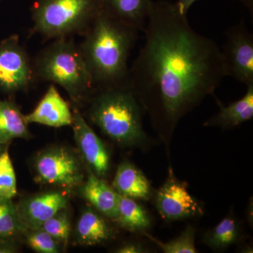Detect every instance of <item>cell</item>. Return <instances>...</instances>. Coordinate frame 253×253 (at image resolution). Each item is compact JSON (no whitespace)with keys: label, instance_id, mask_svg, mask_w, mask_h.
I'll return each mask as SVG.
<instances>
[{"label":"cell","instance_id":"cell-1","mask_svg":"<svg viewBox=\"0 0 253 253\" xmlns=\"http://www.w3.org/2000/svg\"><path fill=\"white\" fill-rule=\"evenodd\" d=\"M146 41L129 68L128 86L154 126L170 133L226 76L220 48L191 28L168 1L151 4Z\"/></svg>","mask_w":253,"mask_h":253},{"label":"cell","instance_id":"cell-2","mask_svg":"<svg viewBox=\"0 0 253 253\" xmlns=\"http://www.w3.org/2000/svg\"><path fill=\"white\" fill-rule=\"evenodd\" d=\"M139 31L101 10L79 45L96 89L128 86V59Z\"/></svg>","mask_w":253,"mask_h":253},{"label":"cell","instance_id":"cell-3","mask_svg":"<svg viewBox=\"0 0 253 253\" xmlns=\"http://www.w3.org/2000/svg\"><path fill=\"white\" fill-rule=\"evenodd\" d=\"M86 105L88 120L114 142L134 146L147 141L143 107L129 86L96 89Z\"/></svg>","mask_w":253,"mask_h":253},{"label":"cell","instance_id":"cell-4","mask_svg":"<svg viewBox=\"0 0 253 253\" xmlns=\"http://www.w3.org/2000/svg\"><path fill=\"white\" fill-rule=\"evenodd\" d=\"M33 63L37 81L61 86L76 107L87 104L96 91L79 45L73 38L52 41L33 58Z\"/></svg>","mask_w":253,"mask_h":253},{"label":"cell","instance_id":"cell-5","mask_svg":"<svg viewBox=\"0 0 253 253\" xmlns=\"http://www.w3.org/2000/svg\"><path fill=\"white\" fill-rule=\"evenodd\" d=\"M101 10V0H35L28 36L44 41L83 37Z\"/></svg>","mask_w":253,"mask_h":253},{"label":"cell","instance_id":"cell-6","mask_svg":"<svg viewBox=\"0 0 253 253\" xmlns=\"http://www.w3.org/2000/svg\"><path fill=\"white\" fill-rule=\"evenodd\" d=\"M38 184L58 188L66 193L80 189L86 179L85 166L72 148L49 146L40 151L33 161Z\"/></svg>","mask_w":253,"mask_h":253},{"label":"cell","instance_id":"cell-7","mask_svg":"<svg viewBox=\"0 0 253 253\" xmlns=\"http://www.w3.org/2000/svg\"><path fill=\"white\" fill-rule=\"evenodd\" d=\"M36 82L33 59L19 36L11 35L0 42V92L28 91Z\"/></svg>","mask_w":253,"mask_h":253},{"label":"cell","instance_id":"cell-8","mask_svg":"<svg viewBox=\"0 0 253 253\" xmlns=\"http://www.w3.org/2000/svg\"><path fill=\"white\" fill-rule=\"evenodd\" d=\"M221 52L226 76L246 86L253 84V36L243 21L226 31Z\"/></svg>","mask_w":253,"mask_h":253},{"label":"cell","instance_id":"cell-9","mask_svg":"<svg viewBox=\"0 0 253 253\" xmlns=\"http://www.w3.org/2000/svg\"><path fill=\"white\" fill-rule=\"evenodd\" d=\"M156 206L167 220L188 219L203 214L199 202L188 191L187 184L176 177L172 168H169L167 180L156 194Z\"/></svg>","mask_w":253,"mask_h":253},{"label":"cell","instance_id":"cell-10","mask_svg":"<svg viewBox=\"0 0 253 253\" xmlns=\"http://www.w3.org/2000/svg\"><path fill=\"white\" fill-rule=\"evenodd\" d=\"M73 115L71 126L78 154L86 168L98 177L104 179L110 170V156L107 149L76 106L73 109Z\"/></svg>","mask_w":253,"mask_h":253},{"label":"cell","instance_id":"cell-11","mask_svg":"<svg viewBox=\"0 0 253 253\" xmlns=\"http://www.w3.org/2000/svg\"><path fill=\"white\" fill-rule=\"evenodd\" d=\"M66 191L50 190L21 200L16 206L18 218L26 229H38L68 204Z\"/></svg>","mask_w":253,"mask_h":253},{"label":"cell","instance_id":"cell-12","mask_svg":"<svg viewBox=\"0 0 253 253\" xmlns=\"http://www.w3.org/2000/svg\"><path fill=\"white\" fill-rule=\"evenodd\" d=\"M29 123H38L51 127L72 126L73 115L70 105L63 99L54 84L48 87L36 109L25 116Z\"/></svg>","mask_w":253,"mask_h":253},{"label":"cell","instance_id":"cell-13","mask_svg":"<svg viewBox=\"0 0 253 253\" xmlns=\"http://www.w3.org/2000/svg\"><path fill=\"white\" fill-rule=\"evenodd\" d=\"M85 180L80 188L82 196L101 213L116 221L118 215L119 194L104 181L86 168Z\"/></svg>","mask_w":253,"mask_h":253},{"label":"cell","instance_id":"cell-14","mask_svg":"<svg viewBox=\"0 0 253 253\" xmlns=\"http://www.w3.org/2000/svg\"><path fill=\"white\" fill-rule=\"evenodd\" d=\"M152 0H101V10L139 32L144 31Z\"/></svg>","mask_w":253,"mask_h":253},{"label":"cell","instance_id":"cell-15","mask_svg":"<svg viewBox=\"0 0 253 253\" xmlns=\"http://www.w3.org/2000/svg\"><path fill=\"white\" fill-rule=\"evenodd\" d=\"M113 188L118 194L130 199L149 201L151 196L149 181L139 168L129 161H124L118 166Z\"/></svg>","mask_w":253,"mask_h":253},{"label":"cell","instance_id":"cell-16","mask_svg":"<svg viewBox=\"0 0 253 253\" xmlns=\"http://www.w3.org/2000/svg\"><path fill=\"white\" fill-rule=\"evenodd\" d=\"M111 226L102 214L91 208H86L78 219L76 229V241L81 246L104 244L112 237Z\"/></svg>","mask_w":253,"mask_h":253},{"label":"cell","instance_id":"cell-17","mask_svg":"<svg viewBox=\"0 0 253 253\" xmlns=\"http://www.w3.org/2000/svg\"><path fill=\"white\" fill-rule=\"evenodd\" d=\"M247 87L246 94L241 99L228 106H224L217 100L219 113L206 121L204 126L229 129L251 121L253 117V84Z\"/></svg>","mask_w":253,"mask_h":253},{"label":"cell","instance_id":"cell-18","mask_svg":"<svg viewBox=\"0 0 253 253\" xmlns=\"http://www.w3.org/2000/svg\"><path fill=\"white\" fill-rule=\"evenodd\" d=\"M28 123L18 105L11 100H0V143L9 144L17 138L31 139Z\"/></svg>","mask_w":253,"mask_h":253},{"label":"cell","instance_id":"cell-19","mask_svg":"<svg viewBox=\"0 0 253 253\" xmlns=\"http://www.w3.org/2000/svg\"><path fill=\"white\" fill-rule=\"evenodd\" d=\"M116 221L131 232L144 231L151 225L149 214L144 208L134 199L121 195L118 196V215Z\"/></svg>","mask_w":253,"mask_h":253},{"label":"cell","instance_id":"cell-20","mask_svg":"<svg viewBox=\"0 0 253 253\" xmlns=\"http://www.w3.org/2000/svg\"><path fill=\"white\" fill-rule=\"evenodd\" d=\"M240 227L232 217H226L205 234V244L214 250H224L239 239Z\"/></svg>","mask_w":253,"mask_h":253},{"label":"cell","instance_id":"cell-21","mask_svg":"<svg viewBox=\"0 0 253 253\" xmlns=\"http://www.w3.org/2000/svg\"><path fill=\"white\" fill-rule=\"evenodd\" d=\"M25 229L12 199L0 197V239H14Z\"/></svg>","mask_w":253,"mask_h":253},{"label":"cell","instance_id":"cell-22","mask_svg":"<svg viewBox=\"0 0 253 253\" xmlns=\"http://www.w3.org/2000/svg\"><path fill=\"white\" fill-rule=\"evenodd\" d=\"M39 228L52 236L59 244L67 246L71 235V226L66 208L44 221Z\"/></svg>","mask_w":253,"mask_h":253},{"label":"cell","instance_id":"cell-23","mask_svg":"<svg viewBox=\"0 0 253 253\" xmlns=\"http://www.w3.org/2000/svg\"><path fill=\"white\" fill-rule=\"evenodd\" d=\"M16 194V174L7 148L0 156V197L12 199Z\"/></svg>","mask_w":253,"mask_h":253},{"label":"cell","instance_id":"cell-24","mask_svg":"<svg viewBox=\"0 0 253 253\" xmlns=\"http://www.w3.org/2000/svg\"><path fill=\"white\" fill-rule=\"evenodd\" d=\"M26 243L36 252L41 253H59V244L46 231L38 229H26L23 233Z\"/></svg>","mask_w":253,"mask_h":253},{"label":"cell","instance_id":"cell-25","mask_svg":"<svg viewBox=\"0 0 253 253\" xmlns=\"http://www.w3.org/2000/svg\"><path fill=\"white\" fill-rule=\"evenodd\" d=\"M195 234L196 230L194 226L188 225L180 236L166 244L151 236L148 237L151 238L166 253H196L197 251L195 246Z\"/></svg>","mask_w":253,"mask_h":253},{"label":"cell","instance_id":"cell-26","mask_svg":"<svg viewBox=\"0 0 253 253\" xmlns=\"http://www.w3.org/2000/svg\"><path fill=\"white\" fill-rule=\"evenodd\" d=\"M116 252L118 253H147L148 251H146L145 248L143 247L141 244L131 243V244L123 245Z\"/></svg>","mask_w":253,"mask_h":253},{"label":"cell","instance_id":"cell-27","mask_svg":"<svg viewBox=\"0 0 253 253\" xmlns=\"http://www.w3.org/2000/svg\"><path fill=\"white\" fill-rule=\"evenodd\" d=\"M18 251L14 239H0V253H13Z\"/></svg>","mask_w":253,"mask_h":253},{"label":"cell","instance_id":"cell-28","mask_svg":"<svg viewBox=\"0 0 253 253\" xmlns=\"http://www.w3.org/2000/svg\"><path fill=\"white\" fill-rule=\"evenodd\" d=\"M196 1L197 0H178L176 3H174V5L181 14L187 16L190 8Z\"/></svg>","mask_w":253,"mask_h":253},{"label":"cell","instance_id":"cell-29","mask_svg":"<svg viewBox=\"0 0 253 253\" xmlns=\"http://www.w3.org/2000/svg\"><path fill=\"white\" fill-rule=\"evenodd\" d=\"M8 146H9V144H4L0 143V156H1V154L4 152L5 150L7 149Z\"/></svg>","mask_w":253,"mask_h":253},{"label":"cell","instance_id":"cell-30","mask_svg":"<svg viewBox=\"0 0 253 253\" xmlns=\"http://www.w3.org/2000/svg\"><path fill=\"white\" fill-rule=\"evenodd\" d=\"M0 1H1V0H0Z\"/></svg>","mask_w":253,"mask_h":253}]
</instances>
